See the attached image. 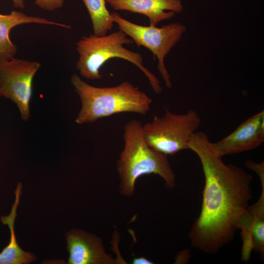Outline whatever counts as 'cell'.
Returning a JSON list of instances; mask_svg holds the SVG:
<instances>
[{"instance_id": "obj_1", "label": "cell", "mask_w": 264, "mask_h": 264, "mask_svg": "<svg viewBox=\"0 0 264 264\" xmlns=\"http://www.w3.org/2000/svg\"><path fill=\"white\" fill-rule=\"evenodd\" d=\"M188 148L199 158L205 178L200 213L188 237L192 247L213 254L233 240L252 198L253 177L224 163L205 132H196Z\"/></svg>"}, {"instance_id": "obj_2", "label": "cell", "mask_w": 264, "mask_h": 264, "mask_svg": "<svg viewBox=\"0 0 264 264\" xmlns=\"http://www.w3.org/2000/svg\"><path fill=\"white\" fill-rule=\"evenodd\" d=\"M124 147L117 162L120 194L132 197L140 176L154 174L159 176L168 188H174L176 177L167 155L151 148L142 133V124L137 120L128 121L124 129Z\"/></svg>"}, {"instance_id": "obj_3", "label": "cell", "mask_w": 264, "mask_h": 264, "mask_svg": "<svg viewBox=\"0 0 264 264\" xmlns=\"http://www.w3.org/2000/svg\"><path fill=\"white\" fill-rule=\"evenodd\" d=\"M70 81L81 104L77 124L91 123L122 112L146 115L150 110L152 99L128 81L107 88L92 86L77 74L71 76Z\"/></svg>"}, {"instance_id": "obj_4", "label": "cell", "mask_w": 264, "mask_h": 264, "mask_svg": "<svg viewBox=\"0 0 264 264\" xmlns=\"http://www.w3.org/2000/svg\"><path fill=\"white\" fill-rule=\"evenodd\" d=\"M121 30L97 36L91 34L84 36L76 44L79 59L76 64V69L84 78L98 80L102 78L99 69L109 60L120 58L131 62L137 66L148 79L154 91L156 94L162 92L158 78L143 64L141 55L125 48L124 44L133 43Z\"/></svg>"}, {"instance_id": "obj_5", "label": "cell", "mask_w": 264, "mask_h": 264, "mask_svg": "<svg viewBox=\"0 0 264 264\" xmlns=\"http://www.w3.org/2000/svg\"><path fill=\"white\" fill-rule=\"evenodd\" d=\"M201 121L193 110L184 114H176L165 109L164 116H155L151 122L142 125L143 135L152 149L167 155H173L188 149L191 138Z\"/></svg>"}, {"instance_id": "obj_6", "label": "cell", "mask_w": 264, "mask_h": 264, "mask_svg": "<svg viewBox=\"0 0 264 264\" xmlns=\"http://www.w3.org/2000/svg\"><path fill=\"white\" fill-rule=\"evenodd\" d=\"M111 15L120 30L131 37L138 46L145 47L152 52L154 59L157 58L158 70L166 86L171 88V77L165 67L164 59L185 32V26L179 22H172L161 27L143 26L123 18L116 12L111 13Z\"/></svg>"}, {"instance_id": "obj_7", "label": "cell", "mask_w": 264, "mask_h": 264, "mask_svg": "<svg viewBox=\"0 0 264 264\" xmlns=\"http://www.w3.org/2000/svg\"><path fill=\"white\" fill-rule=\"evenodd\" d=\"M40 67L37 61L15 57L0 61V92L16 105L21 119L25 122L30 117L33 81Z\"/></svg>"}, {"instance_id": "obj_8", "label": "cell", "mask_w": 264, "mask_h": 264, "mask_svg": "<svg viewBox=\"0 0 264 264\" xmlns=\"http://www.w3.org/2000/svg\"><path fill=\"white\" fill-rule=\"evenodd\" d=\"M264 141V111L246 120L231 133L213 143L221 156L255 149Z\"/></svg>"}, {"instance_id": "obj_9", "label": "cell", "mask_w": 264, "mask_h": 264, "mask_svg": "<svg viewBox=\"0 0 264 264\" xmlns=\"http://www.w3.org/2000/svg\"><path fill=\"white\" fill-rule=\"evenodd\" d=\"M69 264H113L116 261L107 253L102 240L79 229L66 234Z\"/></svg>"}, {"instance_id": "obj_10", "label": "cell", "mask_w": 264, "mask_h": 264, "mask_svg": "<svg viewBox=\"0 0 264 264\" xmlns=\"http://www.w3.org/2000/svg\"><path fill=\"white\" fill-rule=\"evenodd\" d=\"M260 179L261 196L256 203L248 206L238 225L242 242L241 258L246 262L253 250L261 258L264 255V176Z\"/></svg>"}, {"instance_id": "obj_11", "label": "cell", "mask_w": 264, "mask_h": 264, "mask_svg": "<svg viewBox=\"0 0 264 264\" xmlns=\"http://www.w3.org/2000/svg\"><path fill=\"white\" fill-rule=\"evenodd\" d=\"M114 10H125L147 17L150 25L172 19L183 10L181 0H106Z\"/></svg>"}, {"instance_id": "obj_12", "label": "cell", "mask_w": 264, "mask_h": 264, "mask_svg": "<svg viewBox=\"0 0 264 264\" xmlns=\"http://www.w3.org/2000/svg\"><path fill=\"white\" fill-rule=\"evenodd\" d=\"M35 23L50 25L70 28V25L50 21L46 18L28 16L22 12L12 10L9 14L0 13V61L9 60L15 57L18 47L11 41L12 29L24 24Z\"/></svg>"}, {"instance_id": "obj_13", "label": "cell", "mask_w": 264, "mask_h": 264, "mask_svg": "<svg viewBox=\"0 0 264 264\" xmlns=\"http://www.w3.org/2000/svg\"><path fill=\"white\" fill-rule=\"evenodd\" d=\"M22 183L20 182L17 184L15 191V199L12 204L10 213L7 216L0 217V221L2 224L7 225L10 230V239L8 244L0 253V264H28L37 259V257L34 253L22 250L16 240L14 224L22 192Z\"/></svg>"}, {"instance_id": "obj_14", "label": "cell", "mask_w": 264, "mask_h": 264, "mask_svg": "<svg viewBox=\"0 0 264 264\" xmlns=\"http://www.w3.org/2000/svg\"><path fill=\"white\" fill-rule=\"evenodd\" d=\"M89 15L93 34L105 36L113 26V21L106 5V0H82Z\"/></svg>"}, {"instance_id": "obj_15", "label": "cell", "mask_w": 264, "mask_h": 264, "mask_svg": "<svg viewBox=\"0 0 264 264\" xmlns=\"http://www.w3.org/2000/svg\"><path fill=\"white\" fill-rule=\"evenodd\" d=\"M64 0H35V4L46 11H52L62 8Z\"/></svg>"}, {"instance_id": "obj_16", "label": "cell", "mask_w": 264, "mask_h": 264, "mask_svg": "<svg viewBox=\"0 0 264 264\" xmlns=\"http://www.w3.org/2000/svg\"><path fill=\"white\" fill-rule=\"evenodd\" d=\"M133 264H151L153 263L149 260L148 259L144 257H140L138 258H135L132 260Z\"/></svg>"}, {"instance_id": "obj_17", "label": "cell", "mask_w": 264, "mask_h": 264, "mask_svg": "<svg viewBox=\"0 0 264 264\" xmlns=\"http://www.w3.org/2000/svg\"><path fill=\"white\" fill-rule=\"evenodd\" d=\"M13 6L16 8L23 9L25 7L24 0H11Z\"/></svg>"}, {"instance_id": "obj_18", "label": "cell", "mask_w": 264, "mask_h": 264, "mask_svg": "<svg viewBox=\"0 0 264 264\" xmlns=\"http://www.w3.org/2000/svg\"><path fill=\"white\" fill-rule=\"evenodd\" d=\"M1 97H2V96H1V93H0V98Z\"/></svg>"}]
</instances>
